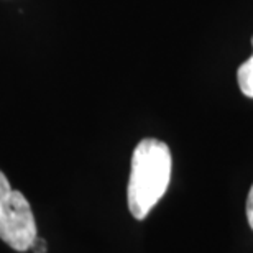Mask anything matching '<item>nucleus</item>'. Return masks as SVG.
I'll return each instance as SVG.
<instances>
[{
	"instance_id": "nucleus-5",
	"label": "nucleus",
	"mask_w": 253,
	"mask_h": 253,
	"mask_svg": "<svg viewBox=\"0 0 253 253\" xmlns=\"http://www.w3.org/2000/svg\"><path fill=\"white\" fill-rule=\"evenodd\" d=\"M32 249L35 253H46V244H44V240L42 239V237L37 235V239H35L33 244H32Z\"/></svg>"
},
{
	"instance_id": "nucleus-1",
	"label": "nucleus",
	"mask_w": 253,
	"mask_h": 253,
	"mask_svg": "<svg viewBox=\"0 0 253 253\" xmlns=\"http://www.w3.org/2000/svg\"><path fill=\"white\" fill-rule=\"evenodd\" d=\"M171 151L156 138L141 140L131 155V169L126 189L131 215L143 220L165 196L171 179Z\"/></svg>"
},
{
	"instance_id": "nucleus-2",
	"label": "nucleus",
	"mask_w": 253,
	"mask_h": 253,
	"mask_svg": "<svg viewBox=\"0 0 253 253\" xmlns=\"http://www.w3.org/2000/svg\"><path fill=\"white\" fill-rule=\"evenodd\" d=\"M37 235L30 202L20 191L12 189L7 176L0 171V239L10 249L27 252Z\"/></svg>"
},
{
	"instance_id": "nucleus-3",
	"label": "nucleus",
	"mask_w": 253,
	"mask_h": 253,
	"mask_svg": "<svg viewBox=\"0 0 253 253\" xmlns=\"http://www.w3.org/2000/svg\"><path fill=\"white\" fill-rule=\"evenodd\" d=\"M252 46H253V38H252ZM237 83H239L242 94L253 99V54L237 71Z\"/></svg>"
},
{
	"instance_id": "nucleus-4",
	"label": "nucleus",
	"mask_w": 253,
	"mask_h": 253,
	"mask_svg": "<svg viewBox=\"0 0 253 253\" xmlns=\"http://www.w3.org/2000/svg\"><path fill=\"white\" fill-rule=\"evenodd\" d=\"M247 219H249V224L253 229V186L249 192V199H247Z\"/></svg>"
}]
</instances>
